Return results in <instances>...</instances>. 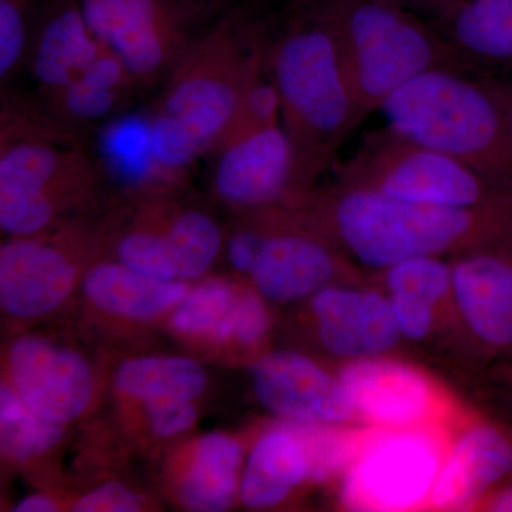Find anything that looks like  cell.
<instances>
[{
  "label": "cell",
  "instance_id": "obj_37",
  "mask_svg": "<svg viewBox=\"0 0 512 512\" xmlns=\"http://www.w3.org/2000/svg\"><path fill=\"white\" fill-rule=\"evenodd\" d=\"M384 2L393 3L429 20L443 12L454 0H384Z\"/></svg>",
  "mask_w": 512,
  "mask_h": 512
},
{
  "label": "cell",
  "instance_id": "obj_15",
  "mask_svg": "<svg viewBox=\"0 0 512 512\" xmlns=\"http://www.w3.org/2000/svg\"><path fill=\"white\" fill-rule=\"evenodd\" d=\"M451 286L474 335L488 348H512V245L460 259Z\"/></svg>",
  "mask_w": 512,
  "mask_h": 512
},
{
  "label": "cell",
  "instance_id": "obj_27",
  "mask_svg": "<svg viewBox=\"0 0 512 512\" xmlns=\"http://www.w3.org/2000/svg\"><path fill=\"white\" fill-rule=\"evenodd\" d=\"M117 389L144 403L154 400H194L204 392L207 375L187 357L150 356L128 360L114 379Z\"/></svg>",
  "mask_w": 512,
  "mask_h": 512
},
{
  "label": "cell",
  "instance_id": "obj_34",
  "mask_svg": "<svg viewBox=\"0 0 512 512\" xmlns=\"http://www.w3.org/2000/svg\"><path fill=\"white\" fill-rule=\"evenodd\" d=\"M268 329L269 312L262 299L252 292H239L232 318V340L245 346L255 345Z\"/></svg>",
  "mask_w": 512,
  "mask_h": 512
},
{
  "label": "cell",
  "instance_id": "obj_24",
  "mask_svg": "<svg viewBox=\"0 0 512 512\" xmlns=\"http://www.w3.org/2000/svg\"><path fill=\"white\" fill-rule=\"evenodd\" d=\"M386 282L400 333L424 338L433 322L434 305L451 286V269L437 256H414L386 268Z\"/></svg>",
  "mask_w": 512,
  "mask_h": 512
},
{
  "label": "cell",
  "instance_id": "obj_40",
  "mask_svg": "<svg viewBox=\"0 0 512 512\" xmlns=\"http://www.w3.org/2000/svg\"><path fill=\"white\" fill-rule=\"evenodd\" d=\"M498 84H500L501 92L504 93L505 99L508 100V103L511 104L512 107V82L511 80H497Z\"/></svg>",
  "mask_w": 512,
  "mask_h": 512
},
{
  "label": "cell",
  "instance_id": "obj_29",
  "mask_svg": "<svg viewBox=\"0 0 512 512\" xmlns=\"http://www.w3.org/2000/svg\"><path fill=\"white\" fill-rule=\"evenodd\" d=\"M0 426L3 453L13 461L42 456L63 437V424L37 414L15 389L5 384L0 390Z\"/></svg>",
  "mask_w": 512,
  "mask_h": 512
},
{
  "label": "cell",
  "instance_id": "obj_18",
  "mask_svg": "<svg viewBox=\"0 0 512 512\" xmlns=\"http://www.w3.org/2000/svg\"><path fill=\"white\" fill-rule=\"evenodd\" d=\"M512 476V434L493 424L468 430L440 467L431 503L439 510H464Z\"/></svg>",
  "mask_w": 512,
  "mask_h": 512
},
{
  "label": "cell",
  "instance_id": "obj_21",
  "mask_svg": "<svg viewBox=\"0 0 512 512\" xmlns=\"http://www.w3.org/2000/svg\"><path fill=\"white\" fill-rule=\"evenodd\" d=\"M311 473L308 450L298 427H279L258 440L248 458L239 495L249 508H271L284 501Z\"/></svg>",
  "mask_w": 512,
  "mask_h": 512
},
{
  "label": "cell",
  "instance_id": "obj_14",
  "mask_svg": "<svg viewBox=\"0 0 512 512\" xmlns=\"http://www.w3.org/2000/svg\"><path fill=\"white\" fill-rule=\"evenodd\" d=\"M251 372L259 402L279 416L326 424L349 420L356 412L342 382L299 353H271Z\"/></svg>",
  "mask_w": 512,
  "mask_h": 512
},
{
  "label": "cell",
  "instance_id": "obj_23",
  "mask_svg": "<svg viewBox=\"0 0 512 512\" xmlns=\"http://www.w3.org/2000/svg\"><path fill=\"white\" fill-rule=\"evenodd\" d=\"M96 153L107 177L116 178L131 191L146 192L175 187L181 180L158 164L146 114L114 117L104 123Z\"/></svg>",
  "mask_w": 512,
  "mask_h": 512
},
{
  "label": "cell",
  "instance_id": "obj_39",
  "mask_svg": "<svg viewBox=\"0 0 512 512\" xmlns=\"http://www.w3.org/2000/svg\"><path fill=\"white\" fill-rule=\"evenodd\" d=\"M487 508L490 511L512 512V484L504 485L491 493Z\"/></svg>",
  "mask_w": 512,
  "mask_h": 512
},
{
  "label": "cell",
  "instance_id": "obj_31",
  "mask_svg": "<svg viewBox=\"0 0 512 512\" xmlns=\"http://www.w3.org/2000/svg\"><path fill=\"white\" fill-rule=\"evenodd\" d=\"M120 264L157 281H178L173 256L164 235L146 214L143 224L131 228L116 244Z\"/></svg>",
  "mask_w": 512,
  "mask_h": 512
},
{
  "label": "cell",
  "instance_id": "obj_38",
  "mask_svg": "<svg viewBox=\"0 0 512 512\" xmlns=\"http://www.w3.org/2000/svg\"><path fill=\"white\" fill-rule=\"evenodd\" d=\"M13 511L18 512H50L56 511V505L45 495H29L15 505Z\"/></svg>",
  "mask_w": 512,
  "mask_h": 512
},
{
  "label": "cell",
  "instance_id": "obj_9",
  "mask_svg": "<svg viewBox=\"0 0 512 512\" xmlns=\"http://www.w3.org/2000/svg\"><path fill=\"white\" fill-rule=\"evenodd\" d=\"M87 25L127 67L138 87L164 82L212 0H77Z\"/></svg>",
  "mask_w": 512,
  "mask_h": 512
},
{
  "label": "cell",
  "instance_id": "obj_11",
  "mask_svg": "<svg viewBox=\"0 0 512 512\" xmlns=\"http://www.w3.org/2000/svg\"><path fill=\"white\" fill-rule=\"evenodd\" d=\"M210 157L212 188L231 207L264 210L292 194L293 150L282 123L224 137Z\"/></svg>",
  "mask_w": 512,
  "mask_h": 512
},
{
  "label": "cell",
  "instance_id": "obj_1",
  "mask_svg": "<svg viewBox=\"0 0 512 512\" xmlns=\"http://www.w3.org/2000/svg\"><path fill=\"white\" fill-rule=\"evenodd\" d=\"M266 37L231 10L192 40L164 79L150 117L158 164L183 181L227 134L242 97L265 67Z\"/></svg>",
  "mask_w": 512,
  "mask_h": 512
},
{
  "label": "cell",
  "instance_id": "obj_2",
  "mask_svg": "<svg viewBox=\"0 0 512 512\" xmlns=\"http://www.w3.org/2000/svg\"><path fill=\"white\" fill-rule=\"evenodd\" d=\"M265 69L292 144V194L311 190L363 121L335 36L312 0H295L284 26L266 39Z\"/></svg>",
  "mask_w": 512,
  "mask_h": 512
},
{
  "label": "cell",
  "instance_id": "obj_30",
  "mask_svg": "<svg viewBox=\"0 0 512 512\" xmlns=\"http://www.w3.org/2000/svg\"><path fill=\"white\" fill-rule=\"evenodd\" d=\"M45 0H0V82L10 80L26 66Z\"/></svg>",
  "mask_w": 512,
  "mask_h": 512
},
{
  "label": "cell",
  "instance_id": "obj_12",
  "mask_svg": "<svg viewBox=\"0 0 512 512\" xmlns=\"http://www.w3.org/2000/svg\"><path fill=\"white\" fill-rule=\"evenodd\" d=\"M13 389L30 409L55 423L82 416L92 400L94 379L79 353L39 336H25L9 353Z\"/></svg>",
  "mask_w": 512,
  "mask_h": 512
},
{
  "label": "cell",
  "instance_id": "obj_41",
  "mask_svg": "<svg viewBox=\"0 0 512 512\" xmlns=\"http://www.w3.org/2000/svg\"><path fill=\"white\" fill-rule=\"evenodd\" d=\"M212 2L218 3V2H222V0H212ZM224 2H228V0H224Z\"/></svg>",
  "mask_w": 512,
  "mask_h": 512
},
{
  "label": "cell",
  "instance_id": "obj_16",
  "mask_svg": "<svg viewBox=\"0 0 512 512\" xmlns=\"http://www.w3.org/2000/svg\"><path fill=\"white\" fill-rule=\"evenodd\" d=\"M323 346L343 357H369L386 352L399 340V326L390 301L373 292L319 289L313 296Z\"/></svg>",
  "mask_w": 512,
  "mask_h": 512
},
{
  "label": "cell",
  "instance_id": "obj_10",
  "mask_svg": "<svg viewBox=\"0 0 512 512\" xmlns=\"http://www.w3.org/2000/svg\"><path fill=\"white\" fill-rule=\"evenodd\" d=\"M439 471V448L427 434H384L350 466L343 503L355 511L409 510L431 493Z\"/></svg>",
  "mask_w": 512,
  "mask_h": 512
},
{
  "label": "cell",
  "instance_id": "obj_4",
  "mask_svg": "<svg viewBox=\"0 0 512 512\" xmlns=\"http://www.w3.org/2000/svg\"><path fill=\"white\" fill-rule=\"evenodd\" d=\"M106 170L80 131L57 123L35 101L2 94L0 225L12 237L45 231L64 208L96 190Z\"/></svg>",
  "mask_w": 512,
  "mask_h": 512
},
{
  "label": "cell",
  "instance_id": "obj_28",
  "mask_svg": "<svg viewBox=\"0 0 512 512\" xmlns=\"http://www.w3.org/2000/svg\"><path fill=\"white\" fill-rule=\"evenodd\" d=\"M238 296L235 286L222 279L202 282L175 306L171 328L187 338L231 342Z\"/></svg>",
  "mask_w": 512,
  "mask_h": 512
},
{
  "label": "cell",
  "instance_id": "obj_35",
  "mask_svg": "<svg viewBox=\"0 0 512 512\" xmlns=\"http://www.w3.org/2000/svg\"><path fill=\"white\" fill-rule=\"evenodd\" d=\"M76 512H134L141 510V500L130 488L119 483H107L74 503Z\"/></svg>",
  "mask_w": 512,
  "mask_h": 512
},
{
  "label": "cell",
  "instance_id": "obj_33",
  "mask_svg": "<svg viewBox=\"0 0 512 512\" xmlns=\"http://www.w3.org/2000/svg\"><path fill=\"white\" fill-rule=\"evenodd\" d=\"M192 400L165 399L146 404L148 423L158 437L178 436L190 430L197 420V410Z\"/></svg>",
  "mask_w": 512,
  "mask_h": 512
},
{
  "label": "cell",
  "instance_id": "obj_22",
  "mask_svg": "<svg viewBox=\"0 0 512 512\" xmlns=\"http://www.w3.org/2000/svg\"><path fill=\"white\" fill-rule=\"evenodd\" d=\"M86 298L100 311L127 319H150L174 308L188 293L180 281H157L114 262L89 269L83 282Z\"/></svg>",
  "mask_w": 512,
  "mask_h": 512
},
{
  "label": "cell",
  "instance_id": "obj_19",
  "mask_svg": "<svg viewBox=\"0 0 512 512\" xmlns=\"http://www.w3.org/2000/svg\"><path fill=\"white\" fill-rule=\"evenodd\" d=\"M335 269V256L325 241L296 229H279L265 232L251 275L264 298L292 302L318 292Z\"/></svg>",
  "mask_w": 512,
  "mask_h": 512
},
{
  "label": "cell",
  "instance_id": "obj_7",
  "mask_svg": "<svg viewBox=\"0 0 512 512\" xmlns=\"http://www.w3.org/2000/svg\"><path fill=\"white\" fill-rule=\"evenodd\" d=\"M26 67L36 83L37 106L77 131L119 116L138 87L89 28L77 0L43 2Z\"/></svg>",
  "mask_w": 512,
  "mask_h": 512
},
{
  "label": "cell",
  "instance_id": "obj_32",
  "mask_svg": "<svg viewBox=\"0 0 512 512\" xmlns=\"http://www.w3.org/2000/svg\"><path fill=\"white\" fill-rule=\"evenodd\" d=\"M301 431L303 440L308 450L309 463H311V473L309 477L326 478L335 473L340 467L348 463L353 456V440L345 434L336 433V431L312 429L306 427Z\"/></svg>",
  "mask_w": 512,
  "mask_h": 512
},
{
  "label": "cell",
  "instance_id": "obj_26",
  "mask_svg": "<svg viewBox=\"0 0 512 512\" xmlns=\"http://www.w3.org/2000/svg\"><path fill=\"white\" fill-rule=\"evenodd\" d=\"M163 204H148V215L170 248L178 279H198L207 274L222 248V232L207 212L195 208L175 210L167 218Z\"/></svg>",
  "mask_w": 512,
  "mask_h": 512
},
{
  "label": "cell",
  "instance_id": "obj_13",
  "mask_svg": "<svg viewBox=\"0 0 512 512\" xmlns=\"http://www.w3.org/2000/svg\"><path fill=\"white\" fill-rule=\"evenodd\" d=\"M69 239L13 237L0 249V302L18 318L55 311L72 292L76 251Z\"/></svg>",
  "mask_w": 512,
  "mask_h": 512
},
{
  "label": "cell",
  "instance_id": "obj_8",
  "mask_svg": "<svg viewBox=\"0 0 512 512\" xmlns=\"http://www.w3.org/2000/svg\"><path fill=\"white\" fill-rule=\"evenodd\" d=\"M332 170L343 187L382 192L419 204L473 207L512 194L389 126L366 133L359 147L336 160Z\"/></svg>",
  "mask_w": 512,
  "mask_h": 512
},
{
  "label": "cell",
  "instance_id": "obj_25",
  "mask_svg": "<svg viewBox=\"0 0 512 512\" xmlns=\"http://www.w3.org/2000/svg\"><path fill=\"white\" fill-rule=\"evenodd\" d=\"M242 448L224 433H210L198 441L181 481L180 498L191 511L221 512L234 503L239 491Z\"/></svg>",
  "mask_w": 512,
  "mask_h": 512
},
{
  "label": "cell",
  "instance_id": "obj_36",
  "mask_svg": "<svg viewBox=\"0 0 512 512\" xmlns=\"http://www.w3.org/2000/svg\"><path fill=\"white\" fill-rule=\"evenodd\" d=\"M265 232L262 229H242L228 242V259L241 274H252L256 259L264 244Z\"/></svg>",
  "mask_w": 512,
  "mask_h": 512
},
{
  "label": "cell",
  "instance_id": "obj_6",
  "mask_svg": "<svg viewBox=\"0 0 512 512\" xmlns=\"http://www.w3.org/2000/svg\"><path fill=\"white\" fill-rule=\"evenodd\" d=\"M312 2L335 36L363 120L423 74L468 70L446 39L417 13L384 0Z\"/></svg>",
  "mask_w": 512,
  "mask_h": 512
},
{
  "label": "cell",
  "instance_id": "obj_20",
  "mask_svg": "<svg viewBox=\"0 0 512 512\" xmlns=\"http://www.w3.org/2000/svg\"><path fill=\"white\" fill-rule=\"evenodd\" d=\"M355 410L380 426L404 429L430 406V387L410 367L384 360H359L340 376Z\"/></svg>",
  "mask_w": 512,
  "mask_h": 512
},
{
  "label": "cell",
  "instance_id": "obj_17",
  "mask_svg": "<svg viewBox=\"0 0 512 512\" xmlns=\"http://www.w3.org/2000/svg\"><path fill=\"white\" fill-rule=\"evenodd\" d=\"M429 22L470 72L512 82V0H454Z\"/></svg>",
  "mask_w": 512,
  "mask_h": 512
},
{
  "label": "cell",
  "instance_id": "obj_3",
  "mask_svg": "<svg viewBox=\"0 0 512 512\" xmlns=\"http://www.w3.org/2000/svg\"><path fill=\"white\" fill-rule=\"evenodd\" d=\"M318 218L357 261L375 269L473 245H512V194L473 207H443L349 188L320 197Z\"/></svg>",
  "mask_w": 512,
  "mask_h": 512
},
{
  "label": "cell",
  "instance_id": "obj_5",
  "mask_svg": "<svg viewBox=\"0 0 512 512\" xmlns=\"http://www.w3.org/2000/svg\"><path fill=\"white\" fill-rule=\"evenodd\" d=\"M379 111L393 130L512 191V107L497 80L436 70L407 83Z\"/></svg>",
  "mask_w": 512,
  "mask_h": 512
}]
</instances>
